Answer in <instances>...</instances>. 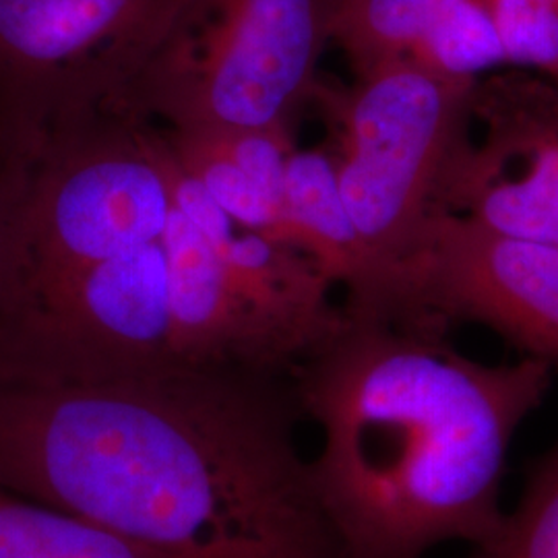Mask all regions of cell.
Returning <instances> with one entry per match:
<instances>
[{"label": "cell", "mask_w": 558, "mask_h": 558, "mask_svg": "<svg viewBox=\"0 0 558 558\" xmlns=\"http://www.w3.org/2000/svg\"><path fill=\"white\" fill-rule=\"evenodd\" d=\"M290 375L172 368L0 383V488L151 558H341Z\"/></svg>", "instance_id": "1"}, {"label": "cell", "mask_w": 558, "mask_h": 558, "mask_svg": "<svg viewBox=\"0 0 558 558\" xmlns=\"http://www.w3.org/2000/svg\"><path fill=\"white\" fill-rule=\"evenodd\" d=\"M290 377L320 428L311 480L341 558H422L497 534L511 440L553 366H490L458 352L447 327L345 315Z\"/></svg>", "instance_id": "2"}, {"label": "cell", "mask_w": 558, "mask_h": 558, "mask_svg": "<svg viewBox=\"0 0 558 558\" xmlns=\"http://www.w3.org/2000/svg\"><path fill=\"white\" fill-rule=\"evenodd\" d=\"M414 62L339 83L320 75L311 106L327 126L339 193L371 265V292L345 315L385 320L399 271L440 211L445 182L472 145L474 87Z\"/></svg>", "instance_id": "3"}, {"label": "cell", "mask_w": 558, "mask_h": 558, "mask_svg": "<svg viewBox=\"0 0 558 558\" xmlns=\"http://www.w3.org/2000/svg\"><path fill=\"white\" fill-rule=\"evenodd\" d=\"M333 0H177L108 110L179 133L290 129L311 108Z\"/></svg>", "instance_id": "4"}, {"label": "cell", "mask_w": 558, "mask_h": 558, "mask_svg": "<svg viewBox=\"0 0 558 558\" xmlns=\"http://www.w3.org/2000/svg\"><path fill=\"white\" fill-rule=\"evenodd\" d=\"M7 184L0 300L160 242L174 205L158 124L112 110L57 131Z\"/></svg>", "instance_id": "5"}, {"label": "cell", "mask_w": 558, "mask_h": 558, "mask_svg": "<svg viewBox=\"0 0 558 558\" xmlns=\"http://www.w3.org/2000/svg\"><path fill=\"white\" fill-rule=\"evenodd\" d=\"M177 0H0V179L57 131L106 110Z\"/></svg>", "instance_id": "6"}, {"label": "cell", "mask_w": 558, "mask_h": 558, "mask_svg": "<svg viewBox=\"0 0 558 558\" xmlns=\"http://www.w3.org/2000/svg\"><path fill=\"white\" fill-rule=\"evenodd\" d=\"M184 368L160 242L0 300V383H94Z\"/></svg>", "instance_id": "7"}, {"label": "cell", "mask_w": 558, "mask_h": 558, "mask_svg": "<svg viewBox=\"0 0 558 558\" xmlns=\"http://www.w3.org/2000/svg\"><path fill=\"white\" fill-rule=\"evenodd\" d=\"M387 323H476L558 366V244L435 214L399 271Z\"/></svg>", "instance_id": "8"}, {"label": "cell", "mask_w": 558, "mask_h": 558, "mask_svg": "<svg viewBox=\"0 0 558 558\" xmlns=\"http://www.w3.org/2000/svg\"><path fill=\"white\" fill-rule=\"evenodd\" d=\"M484 137L445 182L440 211L505 236L558 244V87L530 73L486 75L474 87Z\"/></svg>", "instance_id": "9"}, {"label": "cell", "mask_w": 558, "mask_h": 558, "mask_svg": "<svg viewBox=\"0 0 558 558\" xmlns=\"http://www.w3.org/2000/svg\"><path fill=\"white\" fill-rule=\"evenodd\" d=\"M158 129L174 203L199 228L226 276L290 345L299 364L308 359L345 323L343 306L331 299L333 283L304 253L230 220L180 166Z\"/></svg>", "instance_id": "10"}, {"label": "cell", "mask_w": 558, "mask_h": 558, "mask_svg": "<svg viewBox=\"0 0 558 558\" xmlns=\"http://www.w3.org/2000/svg\"><path fill=\"white\" fill-rule=\"evenodd\" d=\"M177 356L184 368L292 375L299 359L226 276L199 228L172 205L160 239Z\"/></svg>", "instance_id": "11"}, {"label": "cell", "mask_w": 558, "mask_h": 558, "mask_svg": "<svg viewBox=\"0 0 558 558\" xmlns=\"http://www.w3.org/2000/svg\"><path fill=\"white\" fill-rule=\"evenodd\" d=\"M283 211L290 244L315 260L333 286L345 288V311L359 308L371 292V265L341 199L336 160L325 141L290 154Z\"/></svg>", "instance_id": "12"}, {"label": "cell", "mask_w": 558, "mask_h": 558, "mask_svg": "<svg viewBox=\"0 0 558 558\" xmlns=\"http://www.w3.org/2000/svg\"><path fill=\"white\" fill-rule=\"evenodd\" d=\"M472 0H333L331 44L354 77L414 62Z\"/></svg>", "instance_id": "13"}, {"label": "cell", "mask_w": 558, "mask_h": 558, "mask_svg": "<svg viewBox=\"0 0 558 558\" xmlns=\"http://www.w3.org/2000/svg\"><path fill=\"white\" fill-rule=\"evenodd\" d=\"M0 558H151L85 519L0 488Z\"/></svg>", "instance_id": "14"}, {"label": "cell", "mask_w": 558, "mask_h": 558, "mask_svg": "<svg viewBox=\"0 0 558 558\" xmlns=\"http://www.w3.org/2000/svg\"><path fill=\"white\" fill-rule=\"evenodd\" d=\"M161 131L180 166L199 182L207 197L230 220L240 228L292 246L283 211L240 168L218 133H179L163 126Z\"/></svg>", "instance_id": "15"}, {"label": "cell", "mask_w": 558, "mask_h": 558, "mask_svg": "<svg viewBox=\"0 0 558 558\" xmlns=\"http://www.w3.org/2000/svg\"><path fill=\"white\" fill-rule=\"evenodd\" d=\"M470 558H558V440L532 465L515 511Z\"/></svg>", "instance_id": "16"}, {"label": "cell", "mask_w": 558, "mask_h": 558, "mask_svg": "<svg viewBox=\"0 0 558 558\" xmlns=\"http://www.w3.org/2000/svg\"><path fill=\"white\" fill-rule=\"evenodd\" d=\"M507 64L536 71L558 87V0H486Z\"/></svg>", "instance_id": "17"}, {"label": "cell", "mask_w": 558, "mask_h": 558, "mask_svg": "<svg viewBox=\"0 0 558 558\" xmlns=\"http://www.w3.org/2000/svg\"><path fill=\"white\" fill-rule=\"evenodd\" d=\"M11 207V189L7 182L0 180V259H2V244H4V230H7V218Z\"/></svg>", "instance_id": "18"}]
</instances>
